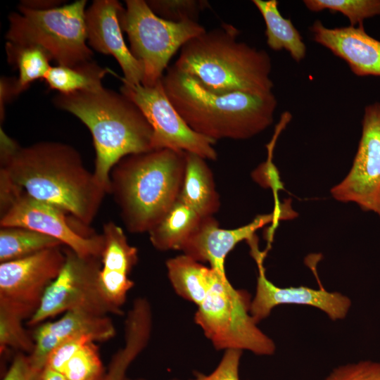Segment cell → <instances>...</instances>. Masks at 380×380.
Masks as SVG:
<instances>
[{"instance_id":"11","label":"cell","mask_w":380,"mask_h":380,"mask_svg":"<svg viewBox=\"0 0 380 380\" xmlns=\"http://www.w3.org/2000/svg\"><path fill=\"white\" fill-rule=\"evenodd\" d=\"M65 260L61 246L0 263V308L27 320L39 308L48 286Z\"/></svg>"},{"instance_id":"30","label":"cell","mask_w":380,"mask_h":380,"mask_svg":"<svg viewBox=\"0 0 380 380\" xmlns=\"http://www.w3.org/2000/svg\"><path fill=\"white\" fill-rule=\"evenodd\" d=\"M23 319L19 315L0 308V351L2 354L7 348L30 354L34 348V341L23 327Z\"/></svg>"},{"instance_id":"24","label":"cell","mask_w":380,"mask_h":380,"mask_svg":"<svg viewBox=\"0 0 380 380\" xmlns=\"http://www.w3.org/2000/svg\"><path fill=\"white\" fill-rule=\"evenodd\" d=\"M265 25L267 44L274 51H287L292 58L300 62L306 55V46L291 20L282 16L277 0H253Z\"/></svg>"},{"instance_id":"20","label":"cell","mask_w":380,"mask_h":380,"mask_svg":"<svg viewBox=\"0 0 380 380\" xmlns=\"http://www.w3.org/2000/svg\"><path fill=\"white\" fill-rule=\"evenodd\" d=\"M205 160L186 152L185 173L178 197L202 217L213 216L220 206L213 174Z\"/></svg>"},{"instance_id":"9","label":"cell","mask_w":380,"mask_h":380,"mask_svg":"<svg viewBox=\"0 0 380 380\" xmlns=\"http://www.w3.org/2000/svg\"><path fill=\"white\" fill-rule=\"evenodd\" d=\"M64 252L65 260L60 273L46 289L39 308L27 324L37 326L73 310L101 316L123 315L102 293L99 281L101 258L81 256L67 247Z\"/></svg>"},{"instance_id":"12","label":"cell","mask_w":380,"mask_h":380,"mask_svg":"<svg viewBox=\"0 0 380 380\" xmlns=\"http://www.w3.org/2000/svg\"><path fill=\"white\" fill-rule=\"evenodd\" d=\"M362 127L353 165L331 194L338 201L354 202L380 217V102L365 106Z\"/></svg>"},{"instance_id":"18","label":"cell","mask_w":380,"mask_h":380,"mask_svg":"<svg viewBox=\"0 0 380 380\" xmlns=\"http://www.w3.org/2000/svg\"><path fill=\"white\" fill-rule=\"evenodd\" d=\"M115 328L108 316L92 314L81 310H70L56 321L37 326L32 334L34 348L29 354L32 362L44 369L51 350L63 341L87 336L96 341H106L115 336Z\"/></svg>"},{"instance_id":"6","label":"cell","mask_w":380,"mask_h":380,"mask_svg":"<svg viewBox=\"0 0 380 380\" xmlns=\"http://www.w3.org/2000/svg\"><path fill=\"white\" fill-rule=\"evenodd\" d=\"M86 0L45 10L20 4L8 15L7 42L42 47L58 65L74 66L91 61L87 45Z\"/></svg>"},{"instance_id":"29","label":"cell","mask_w":380,"mask_h":380,"mask_svg":"<svg viewBox=\"0 0 380 380\" xmlns=\"http://www.w3.org/2000/svg\"><path fill=\"white\" fill-rule=\"evenodd\" d=\"M106 372L97 346L90 341L71 357L61 374L68 380H103Z\"/></svg>"},{"instance_id":"3","label":"cell","mask_w":380,"mask_h":380,"mask_svg":"<svg viewBox=\"0 0 380 380\" xmlns=\"http://www.w3.org/2000/svg\"><path fill=\"white\" fill-rule=\"evenodd\" d=\"M53 102L90 131L96 152L93 172L108 194L115 164L128 155L154 150L151 126L137 105L121 92L103 87L96 91L58 93Z\"/></svg>"},{"instance_id":"15","label":"cell","mask_w":380,"mask_h":380,"mask_svg":"<svg viewBox=\"0 0 380 380\" xmlns=\"http://www.w3.org/2000/svg\"><path fill=\"white\" fill-rule=\"evenodd\" d=\"M284 206L277 205L272 213L257 215L248 224L232 229L220 228L213 216L203 217L198 228L181 251L198 262H208L210 267L226 274L227 255L239 242L252 240L256 236V231L269 223L274 224L281 219L291 217L285 213L294 212H286Z\"/></svg>"},{"instance_id":"26","label":"cell","mask_w":380,"mask_h":380,"mask_svg":"<svg viewBox=\"0 0 380 380\" xmlns=\"http://www.w3.org/2000/svg\"><path fill=\"white\" fill-rule=\"evenodd\" d=\"M62 246L55 238L32 229L21 227H0V263Z\"/></svg>"},{"instance_id":"7","label":"cell","mask_w":380,"mask_h":380,"mask_svg":"<svg viewBox=\"0 0 380 380\" xmlns=\"http://www.w3.org/2000/svg\"><path fill=\"white\" fill-rule=\"evenodd\" d=\"M251 296L235 289L226 274H220L194 322L217 350L237 349L258 355L275 353L274 341L265 334L251 315Z\"/></svg>"},{"instance_id":"10","label":"cell","mask_w":380,"mask_h":380,"mask_svg":"<svg viewBox=\"0 0 380 380\" xmlns=\"http://www.w3.org/2000/svg\"><path fill=\"white\" fill-rule=\"evenodd\" d=\"M120 92L137 105L151 126L153 149L169 148L195 153L205 160L217 159L213 147L216 141L189 127L166 95L163 80L153 87L122 81Z\"/></svg>"},{"instance_id":"37","label":"cell","mask_w":380,"mask_h":380,"mask_svg":"<svg viewBox=\"0 0 380 380\" xmlns=\"http://www.w3.org/2000/svg\"><path fill=\"white\" fill-rule=\"evenodd\" d=\"M60 1H23L20 3L22 6L37 10L53 8L58 7Z\"/></svg>"},{"instance_id":"32","label":"cell","mask_w":380,"mask_h":380,"mask_svg":"<svg viewBox=\"0 0 380 380\" xmlns=\"http://www.w3.org/2000/svg\"><path fill=\"white\" fill-rule=\"evenodd\" d=\"M323 380H380V362L364 360L342 365Z\"/></svg>"},{"instance_id":"19","label":"cell","mask_w":380,"mask_h":380,"mask_svg":"<svg viewBox=\"0 0 380 380\" xmlns=\"http://www.w3.org/2000/svg\"><path fill=\"white\" fill-rule=\"evenodd\" d=\"M103 249L99 285L107 301L122 310L134 281L129 274L138 262V251L129 244L123 229L112 221L103 227Z\"/></svg>"},{"instance_id":"1","label":"cell","mask_w":380,"mask_h":380,"mask_svg":"<svg viewBox=\"0 0 380 380\" xmlns=\"http://www.w3.org/2000/svg\"><path fill=\"white\" fill-rule=\"evenodd\" d=\"M31 197L90 224L108 194L80 153L58 141L20 146L1 129V169Z\"/></svg>"},{"instance_id":"23","label":"cell","mask_w":380,"mask_h":380,"mask_svg":"<svg viewBox=\"0 0 380 380\" xmlns=\"http://www.w3.org/2000/svg\"><path fill=\"white\" fill-rule=\"evenodd\" d=\"M202 217L179 199L148 232L153 246L165 251L180 250L198 228Z\"/></svg>"},{"instance_id":"14","label":"cell","mask_w":380,"mask_h":380,"mask_svg":"<svg viewBox=\"0 0 380 380\" xmlns=\"http://www.w3.org/2000/svg\"><path fill=\"white\" fill-rule=\"evenodd\" d=\"M251 253L258 269L256 290L251 300L250 312L257 323L267 317L273 308L279 305L296 304L317 308L333 321L346 318L351 307L347 296L337 291H328L322 288L314 289L300 286L281 288L274 285L266 277L263 265L266 252H261L258 239L248 243Z\"/></svg>"},{"instance_id":"16","label":"cell","mask_w":380,"mask_h":380,"mask_svg":"<svg viewBox=\"0 0 380 380\" xmlns=\"http://www.w3.org/2000/svg\"><path fill=\"white\" fill-rule=\"evenodd\" d=\"M124 7L116 0H95L86 10L87 43L95 51L112 56L124 75L121 80L141 84L144 69L127 47L120 24Z\"/></svg>"},{"instance_id":"39","label":"cell","mask_w":380,"mask_h":380,"mask_svg":"<svg viewBox=\"0 0 380 380\" xmlns=\"http://www.w3.org/2000/svg\"><path fill=\"white\" fill-rule=\"evenodd\" d=\"M170 380H178V379H170Z\"/></svg>"},{"instance_id":"2","label":"cell","mask_w":380,"mask_h":380,"mask_svg":"<svg viewBox=\"0 0 380 380\" xmlns=\"http://www.w3.org/2000/svg\"><path fill=\"white\" fill-rule=\"evenodd\" d=\"M162 80L166 95L189 127L215 141L248 139L273 122L277 101L272 92L213 93L174 65Z\"/></svg>"},{"instance_id":"35","label":"cell","mask_w":380,"mask_h":380,"mask_svg":"<svg viewBox=\"0 0 380 380\" xmlns=\"http://www.w3.org/2000/svg\"><path fill=\"white\" fill-rule=\"evenodd\" d=\"M44 371L32 362L29 354L18 352L1 380H42Z\"/></svg>"},{"instance_id":"5","label":"cell","mask_w":380,"mask_h":380,"mask_svg":"<svg viewBox=\"0 0 380 380\" xmlns=\"http://www.w3.org/2000/svg\"><path fill=\"white\" fill-rule=\"evenodd\" d=\"M186 151L154 149L122 158L110 174L113 196L126 229L148 232L177 200Z\"/></svg>"},{"instance_id":"28","label":"cell","mask_w":380,"mask_h":380,"mask_svg":"<svg viewBox=\"0 0 380 380\" xmlns=\"http://www.w3.org/2000/svg\"><path fill=\"white\" fill-rule=\"evenodd\" d=\"M303 3L313 12L329 10L340 13L353 27L363 25L367 18L380 15V0H304Z\"/></svg>"},{"instance_id":"36","label":"cell","mask_w":380,"mask_h":380,"mask_svg":"<svg viewBox=\"0 0 380 380\" xmlns=\"http://www.w3.org/2000/svg\"><path fill=\"white\" fill-rule=\"evenodd\" d=\"M15 80L16 78H7L5 77H2L1 79L0 115L1 122L4 117L6 103L17 96L15 92Z\"/></svg>"},{"instance_id":"25","label":"cell","mask_w":380,"mask_h":380,"mask_svg":"<svg viewBox=\"0 0 380 380\" xmlns=\"http://www.w3.org/2000/svg\"><path fill=\"white\" fill-rule=\"evenodd\" d=\"M108 73L113 72L91 60L74 66H51L43 80L59 94L96 91L103 88L102 80Z\"/></svg>"},{"instance_id":"13","label":"cell","mask_w":380,"mask_h":380,"mask_svg":"<svg viewBox=\"0 0 380 380\" xmlns=\"http://www.w3.org/2000/svg\"><path fill=\"white\" fill-rule=\"evenodd\" d=\"M62 209L35 199L23 190L1 213L0 227H21L50 236L84 257H101L102 234L86 235L76 232Z\"/></svg>"},{"instance_id":"22","label":"cell","mask_w":380,"mask_h":380,"mask_svg":"<svg viewBox=\"0 0 380 380\" xmlns=\"http://www.w3.org/2000/svg\"><path fill=\"white\" fill-rule=\"evenodd\" d=\"M166 268L177 294L197 306L203 302L221 274L185 254L168 259Z\"/></svg>"},{"instance_id":"8","label":"cell","mask_w":380,"mask_h":380,"mask_svg":"<svg viewBox=\"0 0 380 380\" xmlns=\"http://www.w3.org/2000/svg\"><path fill=\"white\" fill-rule=\"evenodd\" d=\"M120 13L129 49L144 69L141 84L153 87L162 80L172 56L205 29L196 21L174 23L156 15L144 0H127Z\"/></svg>"},{"instance_id":"33","label":"cell","mask_w":380,"mask_h":380,"mask_svg":"<svg viewBox=\"0 0 380 380\" xmlns=\"http://www.w3.org/2000/svg\"><path fill=\"white\" fill-rule=\"evenodd\" d=\"M90 341H94L87 336H75L63 341L49 353L45 367L61 373L65 365L71 357L84 344Z\"/></svg>"},{"instance_id":"38","label":"cell","mask_w":380,"mask_h":380,"mask_svg":"<svg viewBox=\"0 0 380 380\" xmlns=\"http://www.w3.org/2000/svg\"><path fill=\"white\" fill-rule=\"evenodd\" d=\"M42 380H68L62 374L48 367L44 368Z\"/></svg>"},{"instance_id":"21","label":"cell","mask_w":380,"mask_h":380,"mask_svg":"<svg viewBox=\"0 0 380 380\" xmlns=\"http://www.w3.org/2000/svg\"><path fill=\"white\" fill-rule=\"evenodd\" d=\"M152 316L148 312L130 310L125 322V343L112 356L103 380H145L127 376L131 364L147 346L152 331Z\"/></svg>"},{"instance_id":"34","label":"cell","mask_w":380,"mask_h":380,"mask_svg":"<svg viewBox=\"0 0 380 380\" xmlns=\"http://www.w3.org/2000/svg\"><path fill=\"white\" fill-rule=\"evenodd\" d=\"M242 353L237 349L224 350L219 364L210 374H198L190 380H240L239 370Z\"/></svg>"},{"instance_id":"27","label":"cell","mask_w":380,"mask_h":380,"mask_svg":"<svg viewBox=\"0 0 380 380\" xmlns=\"http://www.w3.org/2000/svg\"><path fill=\"white\" fill-rule=\"evenodd\" d=\"M6 51L8 63L18 70L15 80L17 96L35 80L44 79L51 67L50 56L40 46L7 42Z\"/></svg>"},{"instance_id":"17","label":"cell","mask_w":380,"mask_h":380,"mask_svg":"<svg viewBox=\"0 0 380 380\" xmlns=\"http://www.w3.org/2000/svg\"><path fill=\"white\" fill-rule=\"evenodd\" d=\"M313 40L345 61L358 77H380V41L363 25L329 28L317 20L310 27Z\"/></svg>"},{"instance_id":"31","label":"cell","mask_w":380,"mask_h":380,"mask_svg":"<svg viewBox=\"0 0 380 380\" xmlns=\"http://www.w3.org/2000/svg\"><path fill=\"white\" fill-rule=\"evenodd\" d=\"M150 9L158 17L174 23L196 21L208 3L205 0H148Z\"/></svg>"},{"instance_id":"4","label":"cell","mask_w":380,"mask_h":380,"mask_svg":"<svg viewBox=\"0 0 380 380\" xmlns=\"http://www.w3.org/2000/svg\"><path fill=\"white\" fill-rule=\"evenodd\" d=\"M239 30L222 23L189 40L174 66L216 94L272 92L267 52L238 39Z\"/></svg>"}]
</instances>
